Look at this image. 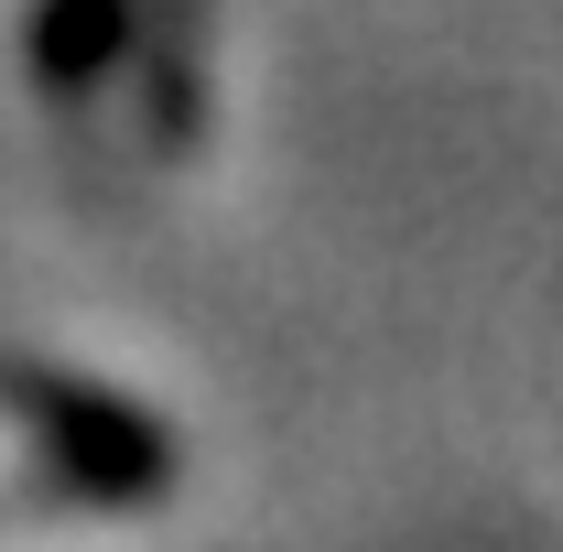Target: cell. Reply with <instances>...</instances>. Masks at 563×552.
<instances>
[{
  "label": "cell",
  "mask_w": 563,
  "mask_h": 552,
  "mask_svg": "<svg viewBox=\"0 0 563 552\" xmlns=\"http://www.w3.org/2000/svg\"><path fill=\"white\" fill-rule=\"evenodd\" d=\"M33 422H44V444L66 455V477L98 487V498H141V487L174 477L163 422L120 412V401H98V390H76V379H44V390H33Z\"/></svg>",
  "instance_id": "6da1fadb"
},
{
  "label": "cell",
  "mask_w": 563,
  "mask_h": 552,
  "mask_svg": "<svg viewBox=\"0 0 563 552\" xmlns=\"http://www.w3.org/2000/svg\"><path fill=\"white\" fill-rule=\"evenodd\" d=\"M109 44H120V0H55L44 33H33V55H44L55 76H87Z\"/></svg>",
  "instance_id": "7a4b0ae2"
}]
</instances>
